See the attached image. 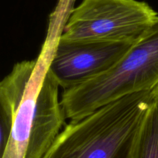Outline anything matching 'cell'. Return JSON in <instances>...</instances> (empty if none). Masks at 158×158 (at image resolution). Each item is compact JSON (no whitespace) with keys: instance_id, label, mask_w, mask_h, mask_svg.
<instances>
[{"instance_id":"4","label":"cell","mask_w":158,"mask_h":158,"mask_svg":"<svg viewBox=\"0 0 158 158\" xmlns=\"http://www.w3.org/2000/svg\"><path fill=\"white\" fill-rule=\"evenodd\" d=\"M57 37L45 42L36 60H23L0 83V113L13 118L1 158H26L37 94L49 68Z\"/></svg>"},{"instance_id":"7","label":"cell","mask_w":158,"mask_h":158,"mask_svg":"<svg viewBox=\"0 0 158 158\" xmlns=\"http://www.w3.org/2000/svg\"><path fill=\"white\" fill-rule=\"evenodd\" d=\"M133 158H158V103L154 99L136 143Z\"/></svg>"},{"instance_id":"3","label":"cell","mask_w":158,"mask_h":158,"mask_svg":"<svg viewBox=\"0 0 158 158\" xmlns=\"http://www.w3.org/2000/svg\"><path fill=\"white\" fill-rule=\"evenodd\" d=\"M158 13L138 0H82L69 13L60 37L136 43L153 27Z\"/></svg>"},{"instance_id":"1","label":"cell","mask_w":158,"mask_h":158,"mask_svg":"<svg viewBox=\"0 0 158 158\" xmlns=\"http://www.w3.org/2000/svg\"><path fill=\"white\" fill-rule=\"evenodd\" d=\"M153 102L152 91H140L70 121L43 158H133Z\"/></svg>"},{"instance_id":"2","label":"cell","mask_w":158,"mask_h":158,"mask_svg":"<svg viewBox=\"0 0 158 158\" xmlns=\"http://www.w3.org/2000/svg\"><path fill=\"white\" fill-rule=\"evenodd\" d=\"M158 85V19L110 69L73 88L63 90L66 119L78 120L126 96L152 91Z\"/></svg>"},{"instance_id":"5","label":"cell","mask_w":158,"mask_h":158,"mask_svg":"<svg viewBox=\"0 0 158 158\" xmlns=\"http://www.w3.org/2000/svg\"><path fill=\"white\" fill-rule=\"evenodd\" d=\"M134 43L69 40L59 37L49 71L63 90L101 75L118 62Z\"/></svg>"},{"instance_id":"6","label":"cell","mask_w":158,"mask_h":158,"mask_svg":"<svg viewBox=\"0 0 158 158\" xmlns=\"http://www.w3.org/2000/svg\"><path fill=\"white\" fill-rule=\"evenodd\" d=\"M59 88L48 70L35 100L26 158H43L61 133L66 117Z\"/></svg>"},{"instance_id":"8","label":"cell","mask_w":158,"mask_h":158,"mask_svg":"<svg viewBox=\"0 0 158 158\" xmlns=\"http://www.w3.org/2000/svg\"><path fill=\"white\" fill-rule=\"evenodd\" d=\"M152 95L154 100L158 103V85L152 90Z\"/></svg>"}]
</instances>
